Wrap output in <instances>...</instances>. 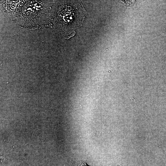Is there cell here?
<instances>
[{"label": "cell", "instance_id": "cell-1", "mask_svg": "<svg viewBox=\"0 0 166 166\" xmlns=\"http://www.w3.org/2000/svg\"><path fill=\"white\" fill-rule=\"evenodd\" d=\"M55 5L53 24L56 30L65 37L74 34L81 25L85 13L79 0H58Z\"/></svg>", "mask_w": 166, "mask_h": 166}, {"label": "cell", "instance_id": "cell-2", "mask_svg": "<svg viewBox=\"0 0 166 166\" xmlns=\"http://www.w3.org/2000/svg\"><path fill=\"white\" fill-rule=\"evenodd\" d=\"M122 3L127 6H132L135 3V0H120Z\"/></svg>", "mask_w": 166, "mask_h": 166}]
</instances>
